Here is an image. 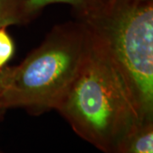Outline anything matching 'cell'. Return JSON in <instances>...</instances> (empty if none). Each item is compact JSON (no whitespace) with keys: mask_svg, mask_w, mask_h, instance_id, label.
Returning <instances> with one entry per match:
<instances>
[{"mask_svg":"<svg viewBox=\"0 0 153 153\" xmlns=\"http://www.w3.org/2000/svg\"><path fill=\"white\" fill-rule=\"evenodd\" d=\"M12 66H5L0 71V92L5 89L10 80Z\"/></svg>","mask_w":153,"mask_h":153,"instance_id":"8","label":"cell"},{"mask_svg":"<svg viewBox=\"0 0 153 153\" xmlns=\"http://www.w3.org/2000/svg\"><path fill=\"white\" fill-rule=\"evenodd\" d=\"M15 53V44L6 27L0 28V71L5 67Z\"/></svg>","mask_w":153,"mask_h":153,"instance_id":"7","label":"cell"},{"mask_svg":"<svg viewBox=\"0 0 153 153\" xmlns=\"http://www.w3.org/2000/svg\"><path fill=\"white\" fill-rule=\"evenodd\" d=\"M6 110H8V108H7L5 103H4V100L2 96V92H0V117L4 114V112Z\"/></svg>","mask_w":153,"mask_h":153,"instance_id":"9","label":"cell"},{"mask_svg":"<svg viewBox=\"0 0 153 153\" xmlns=\"http://www.w3.org/2000/svg\"><path fill=\"white\" fill-rule=\"evenodd\" d=\"M55 110L76 134L105 153L117 152L142 123L120 75L92 37L80 70Z\"/></svg>","mask_w":153,"mask_h":153,"instance_id":"1","label":"cell"},{"mask_svg":"<svg viewBox=\"0 0 153 153\" xmlns=\"http://www.w3.org/2000/svg\"><path fill=\"white\" fill-rule=\"evenodd\" d=\"M27 0H0V28L24 25L33 21L27 10Z\"/></svg>","mask_w":153,"mask_h":153,"instance_id":"6","label":"cell"},{"mask_svg":"<svg viewBox=\"0 0 153 153\" xmlns=\"http://www.w3.org/2000/svg\"><path fill=\"white\" fill-rule=\"evenodd\" d=\"M0 153H4V152H1V151H0Z\"/></svg>","mask_w":153,"mask_h":153,"instance_id":"10","label":"cell"},{"mask_svg":"<svg viewBox=\"0 0 153 153\" xmlns=\"http://www.w3.org/2000/svg\"><path fill=\"white\" fill-rule=\"evenodd\" d=\"M91 45L82 22L55 26L38 47L16 66L2 92L8 109L22 107L33 114L55 109L75 79Z\"/></svg>","mask_w":153,"mask_h":153,"instance_id":"3","label":"cell"},{"mask_svg":"<svg viewBox=\"0 0 153 153\" xmlns=\"http://www.w3.org/2000/svg\"><path fill=\"white\" fill-rule=\"evenodd\" d=\"M108 0H27V10L34 19L47 5L52 4H66L71 6L76 20L88 16L102 9Z\"/></svg>","mask_w":153,"mask_h":153,"instance_id":"4","label":"cell"},{"mask_svg":"<svg viewBox=\"0 0 153 153\" xmlns=\"http://www.w3.org/2000/svg\"><path fill=\"white\" fill-rule=\"evenodd\" d=\"M117 153H153V121L137 126Z\"/></svg>","mask_w":153,"mask_h":153,"instance_id":"5","label":"cell"},{"mask_svg":"<svg viewBox=\"0 0 153 153\" xmlns=\"http://www.w3.org/2000/svg\"><path fill=\"white\" fill-rule=\"evenodd\" d=\"M78 21L120 75L140 121H153V0H108Z\"/></svg>","mask_w":153,"mask_h":153,"instance_id":"2","label":"cell"}]
</instances>
